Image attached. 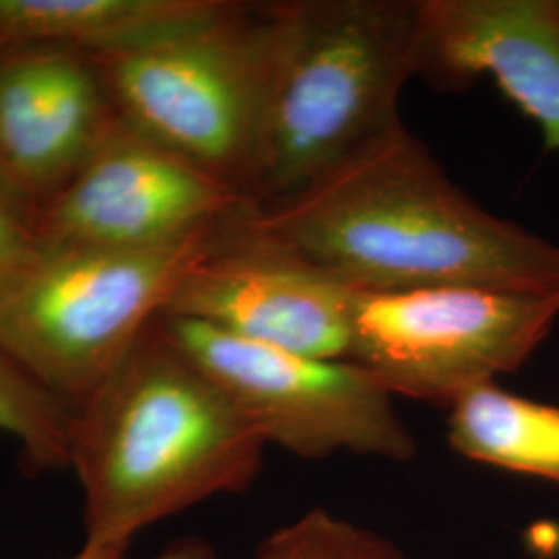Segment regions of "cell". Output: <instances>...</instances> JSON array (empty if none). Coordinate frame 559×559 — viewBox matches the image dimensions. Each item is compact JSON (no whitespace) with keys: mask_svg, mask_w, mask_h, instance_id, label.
I'll return each mask as SVG.
<instances>
[{"mask_svg":"<svg viewBox=\"0 0 559 559\" xmlns=\"http://www.w3.org/2000/svg\"><path fill=\"white\" fill-rule=\"evenodd\" d=\"M253 221L355 293L487 286L559 295V245L454 185L404 124Z\"/></svg>","mask_w":559,"mask_h":559,"instance_id":"1","label":"cell"},{"mask_svg":"<svg viewBox=\"0 0 559 559\" xmlns=\"http://www.w3.org/2000/svg\"><path fill=\"white\" fill-rule=\"evenodd\" d=\"M265 440L239 406L156 325L73 413L69 471L83 545L129 551L156 522L247 491Z\"/></svg>","mask_w":559,"mask_h":559,"instance_id":"2","label":"cell"},{"mask_svg":"<svg viewBox=\"0 0 559 559\" xmlns=\"http://www.w3.org/2000/svg\"><path fill=\"white\" fill-rule=\"evenodd\" d=\"M295 0H221L205 17L94 57L120 119L255 203Z\"/></svg>","mask_w":559,"mask_h":559,"instance_id":"3","label":"cell"},{"mask_svg":"<svg viewBox=\"0 0 559 559\" xmlns=\"http://www.w3.org/2000/svg\"><path fill=\"white\" fill-rule=\"evenodd\" d=\"M417 75V0H295L255 203L297 193L396 129Z\"/></svg>","mask_w":559,"mask_h":559,"instance_id":"4","label":"cell"},{"mask_svg":"<svg viewBox=\"0 0 559 559\" xmlns=\"http://www.w3.org/2000/svg\"><path fill=\"white\" fill-rule=\"evenodd\" d=\"M224 221L141 249L38 247L0 274L2 350L80 411L168 307Z\"/></svg>","mask_w":559,"mask_h":559,"instance_id":"5","label":"cell"},{"mask_svg":"<svg viewBox=\"0 0 559 559\" xmlns=\"http://www.w3.org/2000/svg\"><path fill=\"white\" fill-rule=\"evenodd\" d=\"M559 318V295L487 286L355 293L357 362L394 396L450 406L460 394L516 371Z\"/></svg>","mask_w":559,"mask_h":559,"instance_id":"6","label":"cell"},{"mask_svg":"<svg viewBox=\"0 0 559 559\" xmlns=\"http://www.w3.org/2000/svg\"><path fill=\"white\" fill-rule=\"evenodd\" d=\"M156 325L221 385L265 443L307 460L342 452L415 459L417 440L392 394L357 362L282 350L187 318L158 316Z\"/></svg>","mask_w":559,"mask_h":559,"instance_id":"7","label":"cell"},{"mask_svg":"<svg viewBox=\"0 0 559 559\" xmlns=\"http://www.w3.org/2000/svg\"><path fill=\"white\" fill-rule=\"evenodd\" d=\"M249 203L222 222L160 316L318 359H348L355 290L253 221Z\"/></svg>","mask_w":559,"mask_h":559,"instance_id":"8","label":"cell"},{"mask_svg":"<svg viewBox=\"0 0 559 559\" xmlns=\"http://www.w3.org/2000/svg\"><path fill=\"white\" fill-rule=\"evenodd\" d=\"M251 201L124 120L36 214L40 247L141 249L228 218Z\"/></svg>","mask_w":559,"mask_h":559,"instance_id":"9","label":"cell"},{"mask_svg":"<svg viewBox=\"0 0 559 559\" xmlns=\"http://www.w3.org/2000/svg\"><path fill=\"white\" fill-rule=\"evenodd\" d=\"M117 122L92 55L55 44H0V180L36 214Z\"/></svg>","mask_w":559,"mask_h":559,"instance_id":"10","label":"cell"},{"mask_svg":"<svg viewBox=\"0 0 559 559\" xmlns=\"http://www.w3.org/2000/svg\"><path fill=\"white\" fill-rule=\"evenodd\" d=\"M419 75L445 90L491 78L559 152V0H417Z\"/></svg>","mask_w":559,"mask_h":559,"instance_id":"11","label":"cell"},{"mask_svg":"<svg viewBox=\"0 0 559 559\" xmlns=\"http://www.w3.org/2000/svg\"><path fill=\"white\" fill-rule=\"evenodd\" d=\"M221 0H0V41L122 52L205 17Z\"/></svg>","mask_w":559,"mask_h":559,"instance_id":"12","label":"cell"},{"mask_svg":"<svg viewBox=\"0 0 559 559\" xmlns=\"http://www.w3.org/2000/svg\"><path fill=\"white\" fill-rule=\"evenodd\" d=\"M448 411V441L460 456L559 483V406L489 381L460 394Z\"/></svg>","mask_w":559,"mask_h":559,"instance_id":"13","label":"cell"},{"mask_svg":"<svg viewBox=\"0 0 559 559\" xmlns=\"http://www.w3.org/2000/svg\"><path fill=\"white\" fill-rule=\"evenodd\" d=\"M73 413L0 346V433L20 445L29 473L69 471Z\"/></svg>","mask_w":559,"mask_h":559,"instance_id":"14","label":"cell"},{"mask_svg":"<svg viewBox=\"0 0 559 559\" xmlns=\"http://www.w3.org/2000/svg\"><path fill=\"white\" fill-rule=\"evenodd\" d=\"M253 559H408L378 533L311 510L261 543Z\"/></svg>","mask_w":559,"mask_h":559,"instance_id":"15","label":"cell"},{"mask_svg":"<svg viewBox=\"0 0 559 559\" xmlns=\"http://www.w3.org/2000/svg\"><path fill=\"white\" fill-rule=\"evenodd\" d=\"M36 212L0 180V274L38 249Z\"/></svg>","mask_w":559,"mask_h":559,"instance_id":"16","label":"cell"},{"mask_svg":"<svg viewBox=\"0 0 559 559\" xmlns=\"http://www.w3.org/2000/svg\"><path fill=\"white\" fill-rule=\"evenodd\" d=\"M156 559H221L214 547L203 539L173 540Z\"/></svg>","mask_w":559,"mask_h":559,"instance_id":"17","label":"cell"},{"mask_svg":"<svg viewBox=\"0 0 559 559\" xmlns=\"http://www.w3.org/2000/svg\"><path fill=\"white\" fill-rule=\"evenodd\" d=\"M127 556L122 549H110V547H92V545H81L80 551L73 554L67 559H120Z\"/></svg>","mask_w":559,"mask_h":559,"instance_id":"18","label":"cell"},{"mask_svg":"<svg viewBox=\"0 0 559 559\" xmlns=\"http://www.w3.org/2000/svg\"><path fill=\"white\" fill-rule=\"evenodd\" d=\"M120 559H129V558H127V556H124V558H120Z\"/></svg>","mask_w":559,"mask_h":559,"instance_id":"19","label":"cell"},{"mask_svg":"<svg viewBox=\"0 0 559 559\" xmlns=\"http://www.w3.org/2000/svg\"><path fill=\"white\" fill-rule=\"evenodd\" d=\"M0 44H2V41H0Z\"/></svg>","mask_w":559,"mask_h":559,"instance_id":"20","label":"cell"}]
</instances>
